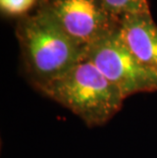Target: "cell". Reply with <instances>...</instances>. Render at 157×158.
<instances>
[{
  "mask_svg": "<svg viewBox=\"0 0 157 158\" xmlns=\"http://www.w3.org/2000/svg\"><path fill=\"white\" fill-rule=\"evenodd\" d=\"M15 34L27 75L38 90L60 78L83 58V50L40 8L19 19Z\"/></svg>",
  "mask_w": 157,
  "mask_h": 158,
  "instance_id": "obj_1",
  "label": "cell"
},
{
  "mask_svg": "<svg viewBox=\"0 0 157 158\" xmlns=\"http://www.w3.org/2000/svg\"><path fill=\"white\" fill-rule=\"evenodd\" d=\"M83 56L118 88L125 98L157 92V70L144 64L123 42L118 29L89 46Z\"/></svg>",
  "mask_w": 157,
  "mask_h": 158,
  "instance_id": "obj_3",
  "label": "cell"
},
{
  "mask_svg": "<svg viewBox=\"0 0 157 158\" xmlns=\"http://www.w3.org/2000/svg\"><path fill=\"white\" fill-rule=\"evenodd\" d=\"M118 32L137 58L157 70V25L151 13L129 15L122 19Z\"/></svg>",
  "mask_w": 157,
  "mask_h": 158,
  "instance_id": "obj_5",
  "label": "cell"
},
{
  "mask_svg": "<svg viewBox=\"0 0 157 158\" xmlns=\"http://www.w3.org/2000/svg\"><path fill=\"white\" fill-rule=\"evenodd\" d=\"M105 7L121 22L129 15L151 13L148 0H102Z\"/></svg>",
  "mask_w": 157,
  "mask_h": 158,
  "instance_id": "obj_6",
  "label": "cell"
},
{
  "mask_svg": "<svg viewBox=\"0 0 157 158\" xmlns=\"http://www.w3.org/2000/svg\"><path fill=\"white\" fill-rule=\"evenodd\" d=\"M40 92L80 117L88 127L103 126L121 110L125 97L83 56L71 69Z\"/></svg>",
  "mask_w": 157,
  "mask_h": 158,
  "instance_id": "obj_2",
  "label": "cell"
},
{
  "mask_svg": "<svg viewBox=\"0 0 157 158\" xmlns=\"http://www.w3.org/2000/svg\"><path fill=\"white\" fill-rule=\"evenodd\" d=\"M39 8L48 13L83 51L119 28V21L102 0H41Z\"/></svg>",
  "mask_w": 157,
  "mask_h": 158,
  "instance_id": "obj_4",
  "label": "cell"
},
{
  "mask_svg": "<svg viewBox=\"0 0 157 158\" xmlns=\"http://www.w3.org/2000/svg\"><path fill=\"white\" fill-rule=\"evenodd\" d=\"M38 0H0L3 13L10 16H25Z\"/></svg>",
  "mask_w": 157,
  "mask_h": 158,
  "instance_id": "obj_7",
  "label": "cell"
}]
</instances>
